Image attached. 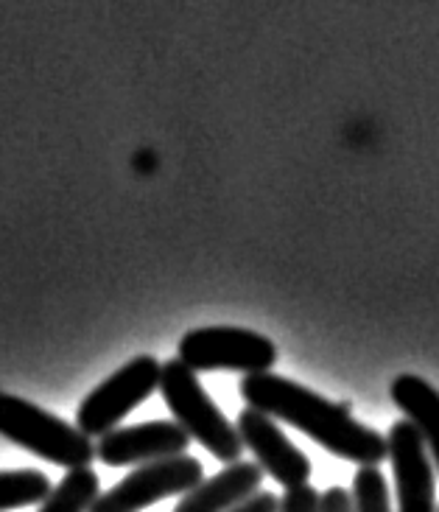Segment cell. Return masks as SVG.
Returning <instances> with one entry per match:
<instances>
[{"instance_id":"cell-7","label":"cell","mask_w":439,"mask_h":512,"mask_svg":"<svg viewBox=\"0 0 439 512\" xmlns=\"http://www.w3.org/2000/svg\"><path fill=\"white\" fill-rule=\"evenodd\" d=\"M386 451L395 473L398 512H437V476L426 443L409 420L392 423Z\"/></svg>"},{"instance_id":"cell-13","label":"cell","mask_w":439,"mask_h":512,"mask_svg":"<svg viewBox=\"0 0 439 512\" xmlns=\"http://www.w3.org/2000/svg\"><path fill=\"white\" fill-rule=\"evenodd\" d=\"M51 493V479L42 471H0V512L42 504Z\"/></svg>"},{"instance_id":"cell-17","label":"cell","mask_w":439,"mask_h":512,"mask_svg":"<svg viewBox=\"0 0 439 512\" xmlns=\"http://www.w3.org/2000/svg\"><path fill=\"white\" fill-rule=\"evenodd\" d=\"M319 512H353V499L344 487H328L322 493V504Z\"/></svg>"},{"instance_id":"cell-14","label":"cell","mask_w":439,"mask_h":512,"mask_svg":"<svg viewBox=\"0 0 439 512\" xmlns=\"http://www.w3.org/2000/svg\"><path fill=\"white\" fill-rule=\"evenodd\" d=\"M350 499H353V512H392L389 485L378 468H358Z\"/></svg>"},{"instance_id":"cell-6","label":"cell","mask_w":439,"mask_h":512,"mask_svg":"<svg viewBox=\"0 0 439 512\" xmlns=\"http://www.w3.org/2000/svg\"><path fill=\"white\" fill-rule=\"evenodd\" d=\"M202 479H205L202 462L191 454L157 459L149 465H138L118 485L101 493L90 512H143L157 501L185 496Z\"/></svg>"},{"instance_id":"cell-11","label":"cell","mask_w":439,"mask_h":512,"mask_svg":"<svg viewBox=\"0 0 439 512\" xmlns=\"http://www.w3.org/2000/svg\"><path fill=\"white\" fill-rule=\"evenodd\" d=\"M389 395L423 437L431 465L439 473V392L420 375H398L392 381Z\"/></svg>"},{"instance_id":"cell-12","label":"cell","mask_w":439,"mask_h":512,"mask_svg":"<svg viewBox=\"0 0 439 512\" xmlns=\"http://www.w3.org/2000/svg\"><path fill=\"white\" fill-rule=\"evenodd\" d=\"M101 496V482L93 468H76L62 476V482L51 487L48 499L37 512H90Z\"/></svg>"},{"instance_id":"cell-4","label":"cell","mask_w":439,"mask_h":512,"mask_svg":"<svg viewBox=\"0 0 439 512\" xmlns=\"http://www.w3.org/2000/svg\"><path fill=\"white\" fill-rule=\"evenodd\" d=\"M177 359L191 367L193 373L210 370H235V373L255 375L272 373L277 361V347L272 339L247 328L233 325H210L196 328L179 339Z\"/></svg>"},{"instance_id":"cell-9","label":"cell","mask_w":439,"mask_h":512,"mask_svg":"<svg viewBox=\"0 0 439 512\" xmlns=\"http://www.w3.org/2000/svg\"><path fill=\"white\" fill-rule=\"evenodd\" d=\"M188 445H191V437L185 434V429H179L174 420H149L138 426H121L98 437L96 457L110 468L149 465L157 459L185 454Z\"/></svg>"},{"instance_id":"cell-15","label":"cell","mask_w":439,"mask_h":512,"mask_svg":"<svg viewBox=\"0 0 439 512\" xmlns=\"http://www.w3.org/2000/svg\"><path fill=\"white\" fill-rule=\"evenodd\" d=\"M319 504H322V493H316L311 485H300L286 490L277 512H319Z\"/></svg>"},{"instance_id":"cell-18","label":"cell","mask_w":439,"mask_h":512,"mask_svg":"<svg viewBox=\"0 0 439 512\" xmlns=\"http://www.w3.org/2000/svg\"><path fill=\"white\" fill-rule=\"evenodd\" d=\"M437 512H439V510H437Z\"/></svg>"},{"instance_id":"cell-2","label":"cell","mask_w":439,"mask_h":512,"mask_svg":"<svg viewBox=\"0 0 439 512\" xmlns=\"http://www.w3.org/2000/svg\"><path fill=\"white\" fill-rule=\"evenodd\" d=\"M160 392L165 406L174 415V423L185 429L191 440H196L219 462H241L244 443L238 437V429L213 403L191 367H185L179 359L165 361L160 370Z\"/></svg>"},{"instance_id":"cell-3","label":"cell","mask_w":439,"mask_h":512,"mask_svg":"<svg viewBox=\"0 0 439 512\" xmlns=\"http://www.w3.org/2000/svg\"><path fill=\"white\" fill-rule=\"evenodd\" d=\"M0 437L65 471L90 468L96 459V445L87 434L62 417L6 392H0Z\"/></svg>"},{"instance_id":"cell-5","label":"cell","mask_w":439,"mask_h":512,"mask_svg":"<svg viewBox=\"0 0 439 512\" xmlns=\"http://www.w3.org/2000/svg\"><path fill=\"white\" fill-rule=\"evenodd\" d=\"M160 370L163 364L154 356H135L126 361L121 370H115L84 398L76 412V429L90 440L118 429V423L132 409H138L140 403L151 398L154 389H160Z\"/></svg>"},{"instance_id":"cell-16","label":"cell","mask_w":439,"mask_h":512,"mask_svg":"<svg viewBox=\"0 0 439 512\" xmlns=\"http://www.w3.org/2000/svg\"><path fill=\"white\" fill-rule=\"evenodd\" d=\"M280 510V499L275 493H266V490H258L255 496H249L247 501H241L238 507H233L230 512H277Z\"/></svg>"},{"instance_id":"cell-10","label":"cell","mask_w":439,"mask_h":512,"mask_svg":"<svg viewBox=\"0 0 439 512\" xmlns=\"http://www.w3.org/2000/svg\"><path fill=\"white\" fill-rule=\"evenodd\" d=\"M263 471L258 462H233L224 471L202 479L199 485L188 490L174 512H230L241 501L255 496L261 490Z\"/></svg>"},{"instance_id":"cell-1","label":"cell","mask_w":439,"mask_h":512,"mask_svg":"<svg viewBox=\"0 0 439 512\" xmlns=\"http://www.w3.org/2000/svg\"><path fill=\"white\" fill-rule=\"evenodd\" d=\"M241 398L263 415L277 417L300 429L333 457L356 462L361 468H378L384 459L386 437L367 429L350 415V403H330L314 389L302 387L275 373H255L241 378Z\"/></svg>"},{"instance_id":"cell-8","label":"cell","mask_w":439,"mask_h":512,"mask_svg":"<svg viewBox=\"0 0 439 512\" xmlns=\"http://www.w3.org/2000/svg\"><path fill=\"white\" fill-rule=\"evenodd\" d=\"M235 429H238L244 448L255 454V462L263 473H269L286 490L308 485L311 471H314L311 459L305 457L300 448L283 434V429L275 423V417L263 415L258 409L247 406L238 415Z\"/></svg>"}]
</instances>
